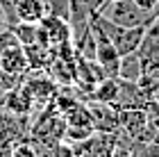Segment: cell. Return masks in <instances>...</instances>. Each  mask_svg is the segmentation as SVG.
Masks as SVG:
<instances>
[{
    "mask_svg": "<svg viewBox=\"0 0 159 157\" xmlns=\"http://www.w3.org/2000/svg\"><path fill=\"white\" fill-rule=\"evenodd\" d=\"M0 68H2L9 77H14V80H23L25 73L30 71L23 46H20V44H14V46L7 48V50L2 53V57H0Z\"/></svg>",
    "mask_w": 159,
    "mask_h": 157,
    "instance_id": "obj_3",
    "label": "cell"
},
{
    "mask_svg": "<svg viewBox=\"0 0 159 157\" xmlns=\"http://www.w3.org/2000/svg\"><path fill=\"white\" fill-rule=\"evenodd\" d=\"M14 44H18V41H16V37H14L11 27H5V30H0V57H2V53H5L9 46H14Z\"/></svg>",
    "mask_w": 159,
    "mask_h": 157,
    "instance_id": "obj_12",
    "label": "cell"
},
{
    "mask_svg": "<svg viewBox=\"0 0 159 157\" xmlns=\"http://www.w3.org/2000/svg\"><path fill=\"white\" fill-rule=\"evenodd\" d=\"M146 125H148L146 109H118V127H123L129 137L139 139Z\"/></svg>",
    "mask_w": 159,
    "mask_h": 157,
    "instance_id": "obj_5",
    "label": "cell"
},
{
    "mask_svg": "<svg viewBox=\"0 0 159 157\" xmlns=\"http://www.w3.org/2000/svg\"><path fill=\"white\" fill-rule=\"evenodd\" d=\"M7 27V21H5V14H2V9H0V30H5Z\"/></svg>",
    "mask_w": 159,
    "mask_h": 157,
    "instance_id": "obj_16",
    "label": "cell"
},
{
    "mask_svg": "<svg viewBox=\"0 0 159 157\" xmlns=\"http://www.w3.org/2000/svg\"><path fill=\"white\" fill-rule=\"evenodd\" d=\"M23 87L27 89V94H30L32 98V103H48L50 98H52L55 94V84L52 80H48V77H43V75H32V77H23Z\"/></svg>",
    "mask_w": 159,
    "mask_h": 157,
    "instance_id": "obj_6",
    "label": "cell"
},
{
    "mask_svg": "<svg viewBox=\"0 0 159 157\" xmlns=\"http://www.w3.org/2000/svg\"><path fill=\"white\" fill-rule=\"evenodd\" d=\"M9 157H39L37 146L27 144V141H16L9 150Z\"/></svg>",
    "mask_w": 159,
    "mask_h": 157,
    "instance_id": "obj_11",
    "label": "cell"
},
{
    "mask_svg": "<svg viewBox=\"0 0 159 157\" xmlns=\"http://www.w3.org/2000/svg\"><path fill=\"white\" fill-rule=\"evenodd\" d=\"M150 27V23H143V25H132V27H118V32L111 37V44L116 46L118 55H129V53H136L143 34Z\"/></svg>",
    "mask_w": 159,
    "mask_h": 157,
    "instance_id": "obj_4",
    "label": "cell"
},
{
    "mask_svg": "<svg viewBox=\"0 0 159 157\" xmlns=\"http://www.w3.org/2000/svg\"><path fill=\"white\" fill-rule=\"evenodd\" d=\"M52 157H75V148H70L68 144H55Z\"/></svg>",
    "mask_w": 159,
    "mask_h": 157,
    "instance_id": "obj_13",
    "label": "cell"
},
{
    "mask_svg": "<svg viewBox=\"0 0 159 157\" xmlns=\"http://www.w3.org/2000/svg\"><path fill=\"white\" fill-rule=\"evenodd\" d=\"M118 77H123V80H134V82L141 77V62H139V57H136V53H129V55L120 57Z\"/></svg>",
    "mask_w": 159,
    "mask_h": 157,
    "instance_id": "obj_9",
    "label": "cell"
},
{
    "mask_svg": "<svg viewBox=\"0 0 159 157\" xmlns=\"http://www.w3.org/2000/svg\"><path fill=\"white\" fill-rule=\"evenodd\" d=\"M84 2H86V7H89V9H91V12H96V9H98V7H100V5H102V0H84Z\"/></svg>",
    "mask_w": 159,
    "mask_h": 157,
    "instance_id": "obj_15",
    "label": "cell"
},
{
    "mask_svg": "<svg viewBox=\"0 0 159 157\" xmlns=\"http://www.w3.org/2000/svg\"><path fill=\"white\" fill-rule=\"evenodd\" d=\"M118 94V77H105L91 89V100L100 105H114Z\"/></svg>",
    "mask_w": 159,
    "mask_h": 157,
    "instance_id": "obj_8",
    "label": "cell"
},
{
    "mask_svg": "<svg viewBox=\"0 0 159 157\" xmlns=\"http://www.w3.org/2000/svg\"><path fill=\"white\" fill-rule=\"evenodd\" d=\"M136 57L141 62V75H159V27L150 23V27L143 34Z\"/></svg>",
    "mask_w": 159,
    "mask_h": 157,
    "instance_id": "obj_2",
    "label": "cell"
},
{
    "mask_svg": "<svg viewBox=\"0 0 159 157\" xmlns=\"http://www.w3.org/2000/svg\"><path fill=\"white\" fill-rule=\"evenodd\" d=\"M96 12L102 14L105 18H109L111 23H116L120 27L152 23L155 14H157V12H143L134 0H105Z\"/></svg>",
    "mask_w": 159,
    "mask_h": 157,
    "instance_id": "obj_1",
    "label": "cell"
},
{
    "mask_svg": "<svg viewBox=\"0 0 159 157\" xmlns=\"http://www.w3.org/2000/svg\"><path fill=\"white\" fill-rule=\"evenodd\" d=\"M14 37L20 46H30L37 44V32H39V23H16L11 27Z\"/></svg>",
    "mask_w": 159,
    "mask_h": 157,
    "instance_id": "obj_10",
    "label": "cell"
},
{
    "mask_svg": "<svg viewBox=\"0 0 159 157\" xmlns=\"http://www.w3.org/2000/svg\"><path fill=\"white\" fill-rule=\"evenodd\" d=\"M143 12H157L159 9V0H134Z\"/></svg>",
    "mask_w": 159,
    "mask_h": 157,
    "instance_id": "obj_14",
    "label": "cell"
},
{
    "mask_svg": "<svg viewBox=\"0 0 159 157\" xmlns=\"http://www.w3.org/2000/svg\"><path fill=\"white\" fill-rule=\"evenodd\" d=\"M16 18H18V23H41L46 18L43 0H18L16 2Z\"/></svg>",
    "mask_w": 159,
    "mask_h": 157,
    "instance_id": "obj_7",
    "label": "cell"
}]
</instances>
